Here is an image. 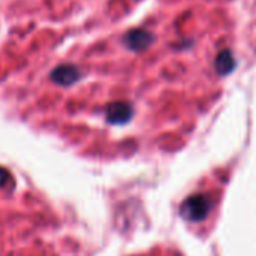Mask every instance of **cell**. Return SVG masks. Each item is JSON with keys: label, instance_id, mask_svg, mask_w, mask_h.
I'll return each instance as SVG.
<instances>
[{"label": "cell", "instance_id": "6da1fadb", "mask_svg": "<svg viewBox=\"0 0 256 256\" xmlns=\"http://www.w3.org/2000/svg\"><path fill=\"white\" fill-rule=\"evenodd\" d=\"M212 210V198L206 194L189 196L180 207V216L188 222H202Z\"/></svg>", "mask_w": 256, "mask_h": 256}, {"label": "cell", "instance_id": "7a4b0ae2", "mask_svg": "<svg viewBox=\"0 0 256 256\" xmlns=\"http://www.w3.org/2000/svg\"><path fill=\"white\" fill-rule=\"evenodd\" d=\"M154 42V36L144 28H134L124 34V45L135 52L146 51Z\"/></svg>", "mask_w": 256, "mask_h": 256}, {"label": "cell", "instance_id": "3957f363", "mask_svg": "<svg viewBox=\"0 0 256 256\" xmlns=\"http://www.w3.org/2000/svg\"><path fill=\"white\" fill-rule=\"evenodd\" d=\"M134 117V108L129 102H112L106 106V120L111 124H126Z\"/></svg>", "mask_w": 256, "mask_h": 256}, {"label": "cell", "instance_id": "277c9868", "mask_svg": "<svg viewBox=\"0 0 256 256\" xmlns=\"http://www.w3.org/2000/svg\"><path fill=\"white\" fill-rule=\"evenodd\" d=\"M81 78V72L74 64H60L51 72V80L60 86H72Z\"/></svg>", "mask_w": 256, "mask_h": 256}, {"label": "cell", "instance_id": "5b68a950", "mask_svg": "<svg viewBox=\"0 0 256 256\" xmlns=\"http://www.w3.org/2000/svg\"><path fill=\"white\" fill-rule=\"evenodd\" d=\"M214 66H216V70H218L220 75H224V76L228 75V74H231V72L234 70V68H236V58H234L232 52H231L230 50L220 51V52L218 54V57H216Z\"/></svg>", "mask_w": 256, "mask_h": 256}, {"label": "cell", "instance_id": "8992f818", "mask_svg": "<svg viewBox=\"0 0 256 256\" xmlns=\"http://www.w3.org/2000/svg\"><path fill=\"white\" fill-rule=\"evenodd\" d=\"M9 172H8V170H4V168H2L0 166V188H3L6 183H8V180H9Z\"/></svg>", "mask_w": 256, "mask_h": 256}]
</instances>
